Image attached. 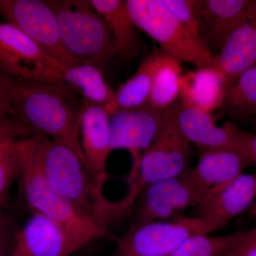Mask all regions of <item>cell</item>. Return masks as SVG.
<instances>
[{
  "instance_id": "34",
  "label": "cell",
  "mask_w": 256,
  "mask_h": 256,
  "mask_svg": "<svg viewBox=\"0 0 256 256\" xmlns=\"http://www.w3.org/2000/svg\"><path fill=\"white\" fill-rule=\"evenodd\" d=\"M248 234L250 238L256 239V227L248 230Z\"/></svg>"
},
{
  "instance_id": "26",
  "label": "cell",
  "mask_w": 256,
  "mask_h": 256,
  "mask_svg": "<svg viewBox=\"0 0 256 256\" xmlns=\"http://www.w3.org/2000/svg\"><path fill=\"white\" fill-rule=\"evenodd\" d=\"M18 140L0 144V198L4 207L9 203L10 188L20 174Z\"/></svg>"
},
{
  "instance_id": "18",
  "label": "cell",
  "mask_w": 256,
  "mask_h": 256,
  "mask_svg": "<svg viewBox=\"0 0 256 256\" xmlns=\"http://www.w3.org/2000/svg\"><path fill=\"white\" fill-rule=\"evenodd\" d=\"M244 152L232 148L201 150V154L190 172L206 193L232 182L252 164Z\"/></svg>"
},
{
  "instance_id": "5",
  "label": "cell",
  "mask_w": 256,
  "mask_h": 256,
  "mask_svg": "<svg viewBox=\"0 0 256 256\" xmlns=\"http://www.w3.org/2000/svg\"><path fill=\"white\" fill-rule=\"evenodd\" d=\"M162 131L141 156L138 168L128 176L129 192L116 202L120 218L130 215L138 196L146 186L174 178L190 169L191 144L175 124L171 111Z\"/></svg>"
},
{
  "instance_id": "9",
  "label": "cell",
  "mask_w": 256,
  "mask_h": 256,
  "mask_svg": "<svg viewBox=\"0 0 256 256\" xmlns=\"http://www.w3.org/2000/svg\"><path fill=\"white\" fill-rule=\"evenodd\" d=\"M0 68L24 80L64 85L66 67L18 28L0 21Z\"/></svg>"
},
{
  "instance_id": "2",
  "label": "cell",
  "mask_w": 256,
  "mask_h": 256,
  "mask_svg": "<svg viewBox=\"0 0 256 256\" xmlns=\"http://www.w3.org/2000/svg\"><path fill=\"white\" fill-rule=\"evenodd\" d=\"M40 170L56 191L101 228L118 220L116 202L106 198L85 160L73 148L42 134L30 138Z\"/></svg>"
},
{
  "instance_id": "25",
  "label": "cell",
  "mask_w": 256,
  "mask_h": 256,
  "mask_svg": "<svg viewBox=\"0 0 256 256\" xmlns=\"http://www.w3.org/2000/svg\"><path fill=\"white\" fill-rule=\"evenodd\" d=\"M220 109L234 118L256 116V66L248 69L226 88Z\"/></svg>"
},
{
  "instance_id": "12",
  "label": "cell",
  "mask_w": 256,
  "mask_h": 256,
  "mask_svg": "<svg viewBox=\"0 0 256 256\" xmlns=\"http://www.w3.org/2000/svg\"><path fill=\"white\" fill-rule=\"evenodd\" d=\"M168 112V108L160 110L146 104L137 108L117 110L110 114L111 150L124 149L130 153L131 172L136 170L142 153L162 131Z\"/></svg>"
},
{
  "instance_id": "27",
  "label": "cell",
  "mask_w": 256,
  "mask_h": 256,
  "mask_svg": "<svg viewBox=\"0 0 256 256\" xmlns=\"http://www.w3.org/2000/svg\"><path fill=\"white\" fill-rule=\"evenodd\" d=\"M174 15L180 24L197 41L202 43L198 34L197 22L192 0H162ZM203 45V44H202Z\"/></svg>"
},
{
  "instance_id": "13",
  "label": "cell",
  "mask_w": 256,
  "mask_h": 256,
  "mask_svg": "<svg viewBox=\"0 0 256 256\" xmlns=\"http://www.w3.org/2000/svg\"><path fill=\"white\" fill-rule=\"evenodd\" d=\"M256 200V172L244 173L232 182L207 192L196 206V215L218 230L252 206Z\"/></svg>"
},
{
  "instance_id": "32",
  "label": "cell",
  "mask_w": 256,
  "mask_h": 256,
  "mask_svg": "<svg viewBox=\"0 0 256 256\" xmlns=\"http://www.w3.org/2000/svg\"><path fill=\"white\" fill-rule=\"evenodd\" d=\"M228 256H256V239L250 238L248 234L247 240Z\"/></svg>"
},
{
  "instance_id": "29",
  "label": "cell",
  "mask_w": 256,
  "mask_h": 256,
  "mask_svg": "<svg viewBox=\"0 0 256 256\" xmlns=\"http://www.w3.org/2000/svg\"><path fill=\"white\" fill-rule=\"evenodd\" d=\"M18 230L14 216L2 210L0 212V256H8Z\"/></svg>"
},
{
  "instance_id": "23",
  "label": "cell",
  "mask_w": 256,
  "mask_h": 256,
  "mask_svg": "<svg viewBox=\"0 0 256 256\" xmlns=\"http://www.w3.org/2000/svg\"><path fill=\"white\" fill-rule=\"evenodd\" d=\"M181 76L180 62L165 55L153 76L148 105L160 110L171 107L180 96Z\"/></svg>"
},
{
  "instance_id": "30",
  "label": "cell",
  "mask_w": 256,
  "mask_h": 256,
  "mask_svg": "<svg viewBox=\"0 0 256 256\" xmlns=\"http://www.w3.org/2000/svg\"><path fill=\"white\" fill-rule=\"evenodd\" d=\"M24 132L12 118L0 114V144L11 140H16Z\"/></svg>"
},
{
  "instance_id": "4",
  "label": "cell",
  "mask_w": 256,
  "mask_h": 256,
  "mask_svg": "<svg viewBox=\"0 0 256 256\" xmlns=\"http://www.w3.org/2000/svg\"><path fill=\"white\" fill-rule=\"evenodd\" d=\"M18 144L20 197L32 213L45 216L90 242L104 237L112 238L110 232L101 228L50 186L40 170L30 138L18 140Z\"/></svg>"
},
{
  "instance_id": "3",
  "label": "cell",
  "mask_w": 256,
  "mask_h": 256,
  "mask_svg": "<svg viewBox=\"0 0 256 256\" xmlns=\"http://www.w3.org/2000/svg\"><path fill=\"white\" fill-rule=\"evenodd\" d=\"M54 13L60 40L70 54L104 73L122 56L112 33L90 0H46Z\"/></svg>"
},
{
  "instance_id": "28",
  "label": "cell",
  "mask_w": 256,
  "mask_h": 256,
  "mask_svg": "<svg viewBox=\"0 0 256 256\" xmlns=\"http://www.w3.org/2000/svg\"><path fill=\"white\" fill-rule=\"evenodd\" d=\"M18 79L0 68V114L11 117L12 98Z\"/></svg>"
},
{
  "instance_id": "31",
  "label": "cell",
  "mask_w": 256,
  "mask_h": 256,
  "mask_svg": "<svg viewBox=\"0 0 256 256\" xmlns=\"http://www.w3.org/2000/svg\"><path fill=\"white\" fill-rule=\"evenodd\" d=\"M244 151L252 163L256 164V133L242 132Z\"/></svg>"
},
{
  "instance_id": "6",
  "label": "cell",
  "mask_w": 256,
  "mask_h": 256,
  "mask_svg": "<svg viewBox=\"0 0 256 256\" xmlns=\"http://www.w3.org/2000/svg\"><path fill=\"white\" fill-rule=\"evenodd\" d=\"M136 28L158 42L162 52L197 68L210 66L213 55L186 32L162 0H127Z\"/></svg>"
},
{
  "instance_id": "19",
  "label": "cell",
  "mask_w": 256,
  "mask_h": 256,
  "mask_svg": "<svg viewBox=\"0 0 256 256\" xmlns=\"http://www.w3.org/2000/svg\"><path fill=\"white\" fill-rule=\"evenodd\" d=\"M226 84L212 66L196 68L180 80V101L184 106L212 114L223 105Z\"/></svg>"
},
{
  "instance_id": "24",
  "label": "cell",
  "mask_w": 256,
  "mask_h": 256,
  "mask_svg": "<svg viewBox=\"0 0 256 256\" xmlns=\"http://www.w3.org/2000/svg\"><path fill=\"white\" fill-rule=\"evenodd\" d=\"M248 238V230L222 236L198 234L185 240L170 256H227Z\"/></svg>"
},
{
  "instance_id": "11",
  "label": "cell",
  "mask_w": 256,
  "mask_h": 256,
  "mask_svg": "<svg viewBox=\"0 0 256 256\" xmlns=\"http://www.w3.org/2000/svg\"><path fill=\"white\" fill-rule=\"evenodd\" d=\"M90 242L65 226L32 213L15 233L8 256H69Z\"/></svg>"
},
{
  "instance_id": "21",
  "label": "cell",
  "mask_w": 256,
  "mask_h": 256,
  "mask_svg": "<svg viewBox=\"0 0 256 256\" xmlns=\"http://www.w3.org/2000/svg\"><path fill=\"white\" fill-rule=\"evenodd\" d=\"M163 52H153L138 67L136 74L114 92V100L104 106L109 116L119 110L137 108L148 104L156 69L164 58Z\"/></svg>"
},
{
  "instance_id": "14",
  "label": "cell",
  "mask_w": 256,
  "mask_h": 256,
  "mask_svg": "<svg viewBox=\"0 0 256 256\" xmlns=\"http://www.w3.org/2000/svg\"><path fill=\"white\" fill-rule=\"evenodd\" d=\"M252 0H192L198 34L214 57L245 18Z\"/></svg>"
},
{
  "instance_id": "20",
  "label": "cell",
  "mask_w": 256,
  "mask_h": 256,
  "mask_svg": "<svg viewBox=\"0 0 256 256\" xmlns=\"http://www.w3.org/2000/svg\"><path fill=\"white\" fill-rule=\"evenodd\" d=\"M96 11L102 16L114 36L121 56L127 58L137 56L142 42L124 0H90Z\"/></svg>"
},
{
  "instance_id": "10",
  "label": "cell",
  "mask_w": 256,
  "mask_h": 256,
  "mask_svg": "<svg viewBox=\"0 0 256 256\" xmlns=\"http://www.w3.org/2000/svg\"><path fill=\"white\" fill-rule=\"evenodd\" d=\"M0 16L66 68L84 64L64 46L54 13L46 0H0Z\"/></svg>"
},
{
  "instance_id": "7",
  "label": "cell",
  "mask_w": 256,
  "mask_h": 256,
  "mask_svg": "<svg viewBox=\"0 0 256 256\" xmlns=\"http://www.w3.org/2000/svg\"><path fill=\"white\" fill-rule=\"evenodd\" d=\"M214 230L197 216H180L130 227L116 239L112 256H170L185 240Z\"/></svg>"
},
{
  "instance_id": "17",
  "label": "cell",
  "mask_w": 256,
  "mask_h": 256,
  "mask_svg": "<svg viewBox=\"0 0 256 256\" xmlns=\"http://www.w3.org/2000/svg\"><path fill=\"white\" fill-rule=\"evenodd\" d=\"M223 76L226 86L248 69L256 66V0L245 18L214 57L212 65Z\"/></svg>"
},
{
  "instance_id": "1",
  "label": "cell",
  "mask_w": 256,
  "mask_h": 256,
  "mask_svg": "<svg viewBox=\"0 0 256 256\" xmlns=\"http://www.w3.org/2000/svg\"><path fill=\"white\" fill-rule=\"evenodd\" d=\"M80 108L82 100L65 85L18 78L11 117L24 134L62 141L85 160L80 140Z\"/></svg>"
},
{
  "instance_id": "15",
  "label": "cell",
  "mask_w": 256,
  "mask_h": 256,
  "mask_svg": "<svg viewBox=\"0 0 256 256\" xmlns=\"http://www.w3.org/2000/svg\"><path fill=\"white\" fill-rule=\"evenodd\" d=\"M178 130L190 144L201 150L232 148L244 151L242 132L235 124L217 126L212 114L184 106L180 100L169 108Z\"/></svg>"
},
{
  "instance_id": "16",
  "label": "cell",
  "mask_w": 256,
  "mask_h": 256,
  "mask_svg": "<svg viewBox=\"0 0 256 256\" xmlns=\"http://www.w3.org/2000/svg\"><path fill=\"white\" fill-rule=\"evenodd\" d=\"M80 136L86 163L98 186L104 190L108 178L106 163L112 152L110 116L104 106L82 98Z\"/></svg>"
},
{
  "instance_id": "35",
  "label": "cell",
  "mask_w": 256,
  "mask_h": 256,
  "mask_svg": "<svg viewBox=\"0 0 256 256\" xmlns=\"http://www.w3.org/2000/svg\"><path fill=\"white\" fill-rule=\"evenodd\" d=\"M4 208V205H3L2 202L1 198H0V212L3 210V208Z\"/></svg>"
},
{
  "instance_id": "33",
  "label": "cell",
  "mask_w": 256,
  "mask_h": 256,
  "mask_svg": "<svg viewBox=\"0 0 256 256\" xmlns=\"http://www.w3.org/2000/svg\"><path fill=\"white\" fill-rule=\"evenodd\" d=\"M248 213L252 216L256 217V200L254 203L252 204V206H250V208H249Z\"/></svg>"
},
{
  "instance_id": "22",
  "label": "cell",
  "mask_w": 256,
  "mask_h": 256,
  "mask_svg": "<svg viewBox=\"0 0 256 256\" xmlns=\"http://www.w3.org/2000/svg\"><path fill=\"white\" fill-rule=\"evenodd\" d=\"M62 84L82 98L106 106L114 100V92L106 82L104 73L94 66L82 64L62 72Z\"/></svg>"
},
{
  "instance_id": "8",
  "label": "cell",
  "mask_w": 256,
  "mask_h": 256,
  "mask_svg": "<svg viewBox=\"0 0 256 256\" xmlns=\"http://www.w3.org/2000/svg\"><path fill=\"white\" fill-rule=\"evenodd\" d=\"M190 169L174 178L146 186L138 196L130 216V227L150 222L173 220L190 207H196L206 192Z\"/></svg>"
}]
</instances>
